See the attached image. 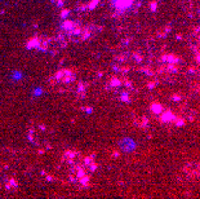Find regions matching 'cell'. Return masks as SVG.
I'll return each mask as SVG.
<instances>
[{
    "label": "cell",
    "mask_w": 200,
    "mask_h": 199,
    "mask_svg": "<svg viewBox=\"0 0 200 199\" xmlns=\"http://www.w3.org/2000/svg\"><path fill=\"white\" fill-rule=\"evenodd\" d=\"M173 100H176V101H180V100H181V97H180V96H176V95H174V96H173Z\"/></svg>",
    "instance_id": "30bf717a"
},
{
    "label": "cell",
    "mask_w": 200,
    "mask_h": 199,
    "mask_svg": "<svg viewBox=\"0 0 200 199\" xmlns=\"http://www.w3.org/2000/svg\"><path fill=\"white\" fill-rule=\"evenodd\" d=\"M156 3H151V10H156Z\"/></svg>",
    "instance_id": "9c48e42d"
},
{
    "label": "cell",
    "mask_w": 200,
    "mask_h": 199,
    "mask_svg": "<svg viewBox=\"0 0 200 199\" xmlns=\"http://www.w3.org/2000/svg\"><path fill=\"white\" fill-rule=\"evenodd\" d=\"M151 110H152V113H155V114H162L164 110H163V106L159 103V102H154L152 105H151Z\"/></svg>",
    "instance_id": "8992f818"
},
{
    "label": "cell",
    "mask_w": 200,
    "mask_h": 199,
    "mask_svg": "<svg viewBox=\"0 0 200 199\" xmlns=\"http://www.w3.org/2000/svg\"><path fill=\"white\" fill-rule=\"evenodd\" d=\"M110 84L112 86V87H119L120 84H121V81L119 80V79H116V78H114V79H111V83Z\"/></svg>",
    "instance_id": "52a82bcc"
},
{
    "label": "cell",
    "mask_w": 200,
    "mask_h": 199,
    "mask_svg": "<svg viewBox=\"0 0 200 199\" xmlns=\"http://www.w3.org/2000/svg\"><path fill=\"white\" fill-rule=\"evenodd\" d=\"M176 124L178 125V127H182V125L185 124V120H183V119H178V120H177V118H176Z\"/></svg>",
    "instance_id": "ba28073f"
},
{
    "label": "cell",
    "mask_w": 200,
    "mask_h": 199,
    "mask_svg": "<svg viewBox=\"0 0 200 199\" xmlns=\"http://www.w3.org/2000/svg\"><path fill=\"white\" fill-rule=\"evenodd\" d=\"M162 61L164 62H168V64H177L178 61V57H176L174 55H167V56H163L162 57Z\"/></svg>",
    "instance_id": "277c9868"
},
{
    "label": "cell",
    "mask_w": 200,
    "mask_h": 199,
    "mask_svg": "<svg viewBox=\"0 0 200 199\" xmlns=\"http://www.w3.org/2000/svg\"><path fill=\"white\" fill-rule=\"evenodd\" d=\"M196 61H197L199 64H200V55H197V56H196Z\"/></svg>",
    "instance_id": "8fae6325"
},
{
    "label": "cell",
    "mask_w": 200,
    "mask_h": 199,
    "mask_svg": "<svg viewBox=\"0 0 200 199\" xmlns=\"http://www.w3.org/2000/svg\"><path fill=\"white\" fill-rule=\"evenodd\" d=\"M133 3V0H116V7L118 8H128Z\"/></svg>",
    "instance_id": "5b68a950"
},
{
    "label": "cell",
    "mask_w": 200,
    "mask_h": 199,
    "mask_svg": "<svg viewBox=\"0 0 200 199\" xmlns=\"http://www.w3.org/2000/svg\"><path fill=\"white\" fill-rule=\"evenodd\" d=\"M48 134V129L45 125L43 124H33L31 127L28 128V140L34 144H38V142H43Z\"/></svg>",
    "instance_id": "6da1fadb"
},
{
    "label": "cell",
    "mask_w": 200,
    "mask_h": 199,
    "mask_svg": "<svg viewBox=\"0 0 200 199\" xmlns=\"http://www.w3.org/2000/svg\"><path fill=\"white\" fill-rule=\"evenodd\" d=\"M74 79H75V75H74V72L70 71V70H61L53 76V80L57 81V83H61V84L71 83Z\"/></svg>",
    "instance_id": "7a4b0ae2"
},
{
    "label": "cell",
    "mask_w": 200,
    "mask_h": 199,
    "mask_svg": "<svg viewBox=\"0 0 200 199\" xmlns=\"http://www.w3.org/2000/svg\"><path fill=\"white\" fill-rule=\"evenodd\" d=\"M176 120V117L172 111H164L162 115V122H173Z\"/></svg>",
    "instance_id": "3957f363"
}]
</instances>
